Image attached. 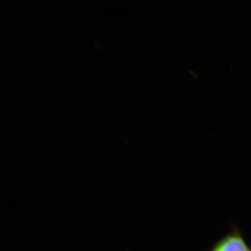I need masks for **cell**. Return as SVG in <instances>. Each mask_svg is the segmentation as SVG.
I'll use <instances>...</instances> for the list:
<instances>
[{
    "label": "cell",
    "instance_id": "cell-1",
    "mask_svg": "<svg viewBox=\"0 0 251 251\" xmlns=\"http://www.w3.org/2000/svg\"><path fill=\"white\" fill-rule=\"evenodd\" d=\"M210 251H251L239 231H233L220 239Z\"/></svg>",
    "mask_w": 251,
    "mask_h": 251
}]
</instances>
